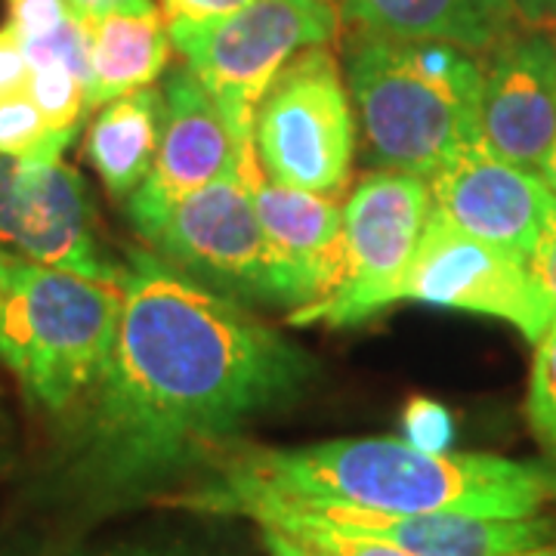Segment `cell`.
Masks as SVG:
<instances>
[{
  "label": "cell",
  "mask_w": 556,
  "mask_h": 556,
  "mask_svg": "<svg viewBox=\"0 0 556 556\" xmlns=\"http://www.w3.org/2000/svg\"><path fill=\"white\" fill-rule=\"evenodd\" d=\"M309 378V356L248 303L186 278L149 248L130 251L112 358L78 412L53 424L35 497L84 522L161 501L174 479L211 464Z\"/></svg>",
  "instance_id": "obj_1"
},
{
  "label": "cell",
  "mask_w": 556,
  "mask_h": 556,
  "mask_svg": "<svg viewBox=\"0 0 556 556\" xmlns=\"http://www.w3.org/2000/svg\"><path fill=\"white\" fill-rule=\"evenodd\" d=\"M207 467L211 477L199 489L167 504L207 510L226 497L257 495L300 507L522 519L556 501V464L433 455L405 439H331L298 448L232 442Z\"/></svg>",
  "instance_id": "obj_2"
},
{
  "label": "cell",
  "mask_w": 556,
  "mask_h": 556,
  "mask_svg": "<svg viewBox=\"0 0 556 556\" xmlns=\"http://www.w3.org/2000/svg\"><path fill=\"white\" fill-rule=\"evenodd\" d=\"M365 152L420 179L482 146V62L445 40L353 31L343 56Z\"/></svg>",
  "instance_id": "obj_3"
},
{
  "label": "cell",
  "mask_w": 556,
  "mask_h": 556,
  "mask_svg": "<svg viewBox=\"0 0 556 556\" xmlns=\"http://www.w3.org/2000/svg\"><path fill=\"white\" fill-rule=\"evenodd\" d=\"M124 285L3 257L0 362L60 424L97 390L118 338Z\"/></svg>",
  "instance_id": "obj_4"
},
{
  "label": "cell",
  "mask_w": 556,
  "mask_h": 556,
  "mask_svg": "<svg viewBox=\"0 0 556 556\" xmlns=\"http://www.w3.org/2000/svg\"><path fill=\"white\" fill-rule=\"evenodd\" d=\"M338 31L340 10L328 0H251L219 20L170 22L174 47L239 146H254V115L278 72L300 50L331 43Z\"/></svg>",
  "instance_id": "obj_5"
},
{
  "label": "cell",
  "mask_w": 556,
  "mask_h": 556,
  "mask_svg": "<svg viewBox=\"0 0 556 556\" xmlns=\"http://www.w3.org/2000/svg\"><path fill=\"white\" fill-rule=\"evenodd\" d=\"M134 229L167 266L223 298L298 309V294L266 241L241 167L134 219Z\"/></svg>",
  "instance_id": "obj_6"
},
{
  "label": "cell",
  "mask_w": 556,
  "mask_h": 556,
  "mask_svg": "<svg viewBox=\"0 0 556 556\" xmlns=\"http://www.w3.org/2000/svg\"><path fill=\"white\" fill-rule=\"evenodd\" d=\"M254 152L273 182L343 195L356 159V105L328 43L300 50L269 84L254 115Z\"/></svg>",
  "instance_id": "obj_7"
},
{
  "label": "cell",
  "mask_w": 556,
  "mask_h": 556,
  "mask_svg": "<svg viewBox=\"0 0 556 556\" xmlns=\"http://www.w3.org/2000/svg\"><path fill=\"white\" fill-rule=\"evenodd\" d=\"M430 214L427 179L383 167L362 174L343 204V278L334 294L291 313V321L346 328L399 303Z\"/></svg>",
  "instance_id": "obj_8"
},
{
  "label": "cell",
  "mask_w": 556,
  "mask_h": 556,
  "mask_svg": "<svg viewBox=\"0 0 556 556\" xmlns=\"http://www.w3.org/2000/svg\"><path fill=\"white\" fill-rule=\"evenodd\" d=\"M0 257L124 285V266L102 251L87 186L65 161L0 155Z\"/></svg>",
  "instance_id": "obj_9"
},
{
  "label": "cell",
  "mask_w": 556,
  "mask_h": 556,
  "mask_svg": "<svg viewBox=\"0 0 556 556\" xmlns=\"http://www.w3.org/2000/svg\"><path fill=\"white\" fill-rule=\"evenodd\" d=\"M399 300L501 318L532 343L554 325L526 260L460 232L439 211L427 219Z\"/></svg>",
  "instance_id": "obj_10"
},
{
  "label": "cell",
  "mask_w": 556,
  "mask_h": 556,
  "mask_svg": "<svg viewBox=\"0 0 556 556\" xmlns=\"http://www.w3.org/2000/svg\"><path fill=\"white\" fill-rule=\"evenodd\" d=\"M433 211L473 239L526 260L556 214V192L538 170L497 159L482 142L439 167L430 179Z\"/></svg>",
  "instance_id": "obj_11"
},
{
  "label": "cell",
  "mask_w": 556,
  "mask_h": 556,
  "mask_svg": "<svg viewBox=\"0 0 556 556\" xmlns=\"http://www.w3.org/2000/svg\"><path fill=\"white\" fill-rule=\"evenodd\" d=\"M556 139V40L519 28L482 65V142L526 170L544 167Z\"/></svg>",
  "instance_id": "obj_12"
},
{
  "label": "cell",
  "mask_w": 556,
  "mask_h": 556,
  "mask_svg": "<svg viewBox=\"0 0 556 556\" xmlns=\"http://www.w3.org/2000/svg\"><path fill=\"white\" fill-rule=\"evenodd\" d=\"M244 146L236 142L217 102L189 65L164 80V127L152 174L127 199V219L149 217L164 204L239 170Z\"/></svg>",
  "instance_id": "obj_13"
},
{
  "label": "cell",
  "mask_w": 556,
  "mask_h": 556,
  "mask_svg": "<svg viewBox=\"0 0 556 556\" xmlns=\"http://www.w3.org/2000/svg\"><path fill=\"white\" fill-rule=\"evenodd\" d=\"M239 167L266 241L291 278L298 309L334 294L343 278V207L338 199L273 182L263 174L254 146L241 149Z\"/></svg>",
  "instance_id": "obj_14"
},
{
  "label": "cell",
  "mask_w": 556,
  "mask_h": 556,
  "mask_svg": "<svg viewBox=\"0 0 556 556\" xmlns=\"http://www.w3.org/2000/svg\"><path fill=\"white\" fill-rule=\"evenodd\" d=\"M229 501H239V497L217 501L204 514H214ZM291 507H300V504H291ZM300 510H309L350 532L380 538L412 556H514L556 541V519L547 517L497 519L470 517V514H375V510H346V507H300Z\"/></svg>",
  "instance_id": "obj_15"
},
{
  "label": "cell",
  "mask_w": 556,
  "mask_h": 556,
  "mask_svg": "<svg viewBox=\"0 0 556 556\" xmlns=\"http://www.w3.org/2000/svg\"><path fill=\"white\" fill-rule=\"evenodd\" d=\"M353 31L402 40H445L485 60L519 31L510 0H340Z\"/></svg>",
  "instance_id": "obj_16"
},
{
  "label": "cell",
  "mask_w": 556,
  "mask_h": 556,
  "mask_svg": "<svg viewBox=\"0 0 556 556\" xmlns=\"http://www.w3.org/2000/svg\"><path fill=\"white\" fill-rule=\"evenodd\" d=\"M84 25L90 43V109H100L142 87H155L174 47L170 22L159 7L115 10Z\"/></svg>",
  "instance_id": "obj_17"
},
{
  "label": "cell",
  "mask_w": 556,
  "mask_h": 556,
  "mask_svg": "<svg viewBox=\"0 0 556 556\" xmlns=\"http://www.w3.org/2000/svg\"><path fill=\"white\" fill-rule=\"evenodd\" d=\"M164 127V90L142 87L118 100L100 105L87 130V161L100 174L105 192L115 201H127L159 155Z\"/></svg>",
  "instance_id": "obj_18"
},
{
  "label": "cell",
  "mask_w": 556,
  "mask_h": 556,
  "mask_svg": "<svg viewBox=\"0 0 556 556\" xmlns=\"http://www.w3.org/2000/svg\"><path fill=\"white\" fill-rule=\"evenodd\" d=\"M214 514L254 519L260 529H273L278 535H285L306 556H412L380 538L350 532V529L334 526L309 510L269 501V497H239V501L217 507Z\"/></svg>",
  "instance_id": "obj_19"
},
{
  "label": "cell",
  "mask_w": 556,
  "mask_h": 556,
  "mask_svg": "<svg viewBox=\"0 0 556 556\" xmlns=\"http://www.w3.org/2000/svg\"><path fill=\"white\" fill-rule=\"evenodd\" d=\"M72 139L75 134H62L47 124L43 112L28 97V90L0 100V155L31 161V164H50V161H62Z\"/></svg>",
  "instance_id": "obj_20"
},
{
  "label": "cell",
  "mask_w": 556,
  "mask_h": 556,
  "mask_svg": "<svg viewBox=\"0 0 556 556\" xmlns=\"http://www.w3.org/2000/svg\"><path fill=\"white\" fill-rule=\"evenodd\" d=\"M28 97L35 100L47 124L62 134L78 137L87 105V78L60 60L31 62Z\"/></svg>",
  "instance_id": "obj_21"
},
{
  "label": "cell",
  "mask_w": 556,
  "mask_h": 556,
  "mask_svg": "<svg viewBox=\"0 0 556 556\" xmlns=\"http://www.w3.org/2000/svg\"><path fill=\"white\" fill-rule=\"evenodd\" d=\"M526 417L544 452L556 460V321L541 334L529 378Z\"/></svg>",
  "instance_id": "obj_22"
},
{
  "label": "cell",
  "mask_w": 556,
  "mask_h": 556,
  "mask_svg": "<svg viewBox=\"0 0 556 556\" xmlns=\"http://www.w3.org/2000/svg\"><path fill=\"white\" fill-rule=\"evenodd\" d=\"M402 437L420 452H433V455L448 452V445L455 439V417L437 399H408V405L402 412Z\"/></svg>",
  "instance_id": "obj_23"
},
{
  "label": "cell",
  "mask_w": 556,
  "mask_h": 556,
  "mask_svg": "<svg viewBox=\"0 0 556 556\" xmlns=\"http://www.w3.org/2000/svg\"><path fill=\"white\" fill-rule=\"evenodd\" d=\"M7 22L20 31L22 40L47 38L75 16L68 0H7Z\"/></svg>",
  "instance_id": "obj_24"
},
{
  "label": "cell",
  "mask_w": 556,
  "mask_h": 556,
  "mask_svg": "<svg viewBox=\"0 0 556 556\" xmlns=\"http://www.w3.org/2000/svg\"><path fill=\"white\" fill-rule=\"evenodd\" d=\"M28 80H31V62L25 56V43L20 31L7 22L0 25V100L25 93Z\"/></svg>",
  "instance_id": "obj_25"
},
{
  "label": "cell",
  "mask_w": 556,
  "mask_h": 556,
  "mask_svg": "<svg viewBox=\"0 0 556 556\" xmlns=\"http://www.w3.org/2000/svg\"><path fill=\"white\" fill-rule=\"evenodd\" d=\"M529 273H532L538 294L551 313V321H556V214L538 241L535 254L529 257Z\"/></svg>",
  "instance_id": "obj_26"
},
{
  "label": "cell",
  "mask_w": 556,
  "mask_h": 556,
  "mask_svg": "<svg viewBox=\"0 0 556 556\" xmlns=\"http://www.w3.org/2000/svg\"><path fill=\"white\" fill-rule=\"evenodd\" d=\"M251 0H161V13L167 22H204L229 16Z\"/></svg>",
  "instance_id": "obj_27"
},
{
  "label": "cell",
  "mask_w": 556,
  "mask_h": 556,
  "mask_svg": "<svg viewBox=\"0 0 556 556\" xmlns=\"http://www.w3.org/2000/svg\"><path fill=\"white\" fill-rule=\"evenodd\" d=\"M60 556H217L211 551H201L195 544H182V541H159V544H115V547H102V551H72Z\"/></svg>",
  "instance_id": "obj_28"
},
{
  "label": "cell",
  "mask_w": 556,
  "mask_h": 556,
  "mask_svg": "<svg viewBox=\"0 0 556 556\" xmlns=\"http://www.w3.org/2000/svg\"><path fill=\"white\" fill-rule=\"evenodd\" d=\"M519 28L526 31H556V0H510Z\"/></svg>",
  "instance_id": "obj_29"
},
{
  "label": "cell",
  "mask_w": 556,
  "mask_h": 556,
  "mask_svg": "<svg viewBox=\"0 0 556 556\" xmlns=\"http://www.w3.org/2000/svg\"><path fill=\"white\" fill-rule=\"evenodd\" d=\"M75 16L80 22L97 20V16H105V13H115V10H149L155 7V0H68Z\"/></svg>",
  "instance_id": "obj_30"
},
{
  "label": "cell",
  "mask_w": 556,
  "mask_h": 556,
  "mask_svg": "<svg viewBox=\"0 0 556 556\" xmlns=\"http://www.w3.org/2000/svg\"><path fill=\"white\" fill-rule=\"evenodd\" d=\"M260 532H263V544H266L269 556H306L298 544H291L288 538L278 535L273 529H260Z\"/></svg>",
  "instance_id": "obj_31"
},
{
  "label": "cell",
  "mask_w": 556,
  "mask_h": 556,
  "mask_svg": "<svg viewBox=\"0 0 556 556\" xmlns=\"http://www.w3.org/2000/svg\"><path fill=\"white\" fill-rule=\"evenodd\" d=\"M541 177H544V182L551 186L556 192V139H554V149H551V155H547V161H544V167H541Z\"/></svg>",
  "instance_id": "obj_32"
},
{
  "label": "cell",
  "mask_w": 556,
  "mask_h": 556,
  "mask_svg": "<svg viewBox=\"0 0 556 556\" xmlns=\"http://www.w3.org/2000/svg\"><path fill=\"white\" fill-rule=\"evenodd\" d=\"M514 556H556V541L554 544H544V547H535V551H526V554H514Z\"/></svg>",
  "instance_id": "obj_33"
},
{
  "label": "cell",
  "mask_w": 556,
  "mask_h": 556,
  "mask_svg": "<svg viewBox=\"0 0 556 556\" xmlns=\"http://www.w3.org/2000/svg\"><path fill=\"white\" fill-rule=\"evenodd\" d=\"M0 291H3V257H0Z\"/></svg>",
  "instance_id": "obj_34"
},
{
  "label": "cell",
  "mask_w": 556,
  "mask_h": 556,
  "mask_svg": "<svg viewBox=\"0 0 556 556\" xmlns=\"http://www.w3.org/2000/svg\"><path fill=\"white\" fill-rule=\"evenodd\" d=\"M328 3H334V7H338V10H340V0H328Z\"/></svg>",
  "instance_id": "obj_35"
},
{
  "label": "cell",
  "mask_w": 556,
  "mask_h": 556,
  "mask_svg": "<svg viewBox=\"0 0 556 556\" xmlns=\"http://www.w3.org/2000/svg\"><path fill=\"white\" fill-rule=\"evenodd\" d=\"M554 40H556V31H554Z\"/></svg>",
  "instance_id": "obj_36"
}]
</instances>
